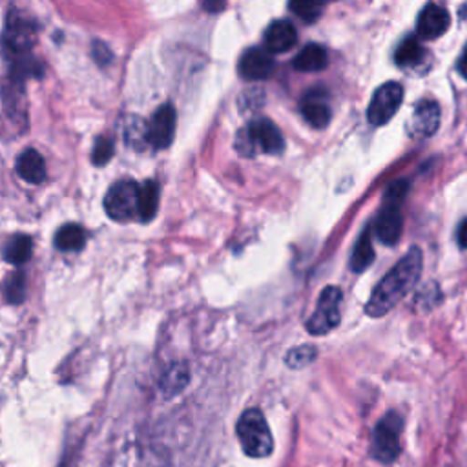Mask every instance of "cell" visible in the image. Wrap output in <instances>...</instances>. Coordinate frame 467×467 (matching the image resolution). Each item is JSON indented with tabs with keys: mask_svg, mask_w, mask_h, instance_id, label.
<instances>
[{
	"mask_svg": "<svg viewBox=\"0 0 467 467\" xmlns=\"http://www.w3.org/2000/svg\"><path fill=\"white\" fill-rule=\"evenodd\" d=\"M226 5V0H202V7L208 13H221Z\"/></svg>",
	"mask_w": 467,
	"mask_h": 467,
	"instance_id": "obj_30",
	"label": "cell"
},
{
	"mask_svg": "<svg viewBox=\"0 0 467 467\" xmlns=\"http://www.w3.org/2000/svg\"><path fill=\"white\" fill-rule=\"evenodd\" d=\"M423 255L418 246H412L372 290L365 312L370 317H381L390 312L420 281Z\"/></svg>",
	"mask_w": 467,
	"mask_h": 467,
	"instance_id": "obj_1",
	"label": "cell"
},
{
	"mask_svg": "<svg viewBox=\"0 0 467 467\" xmlns=\"http://www.w3.org/2000/svg\"><path fill=\"white\" fill-rule=\"evenodd\" d=\"M16 173L31 184H40L46 179V164L42 155L31 148L22 151L16 159Z\"/></svg>",
	"mask_w": 467,
	"mask_h": 467,
	"instance_id": "obj_16",
	"label": "cell"
},
{
	"mask_svg": "<svg viewBox=\"0 0 467 467\" xmlns=\"http://www.w3.org/2000/svg\"><path fill=\"white\" fill-rule=\"evenodd\" d=\"M113 157V140H109L108 137H100L97 139L93 151H91V161L97 166L106 164L109 159Z\"/></svg>",
	"mask_w": 467,
	"mask_h": 467,
	"instance_id": "obj_28",
	"label": "cell"
},
{
	"mask_svg": "<svg viewBox=\"0 0 467 467\" xmlns=\"http://www.w3.org/2000/svg\"><path fill=\"white\" fill-rule=\"evenodd\" d=\"M403 100V88L398 82H387L383 86H379L368 104L367 109V117L368 122L374 126H383L387 124L396 111L400 109Z\"/></svg>",
	"mask_w": 467,
	"mask_h": 467,
	"instance_id": "obj_8",
	"label": "cell"
},
{
	"mask_svg": "<svg viewBox=\"0 0 467 467\" xmlns=\"http://www.w3.org/2000/svg\"><path fill=\"white\" fill-rule=\"evenodd\" d=\"M139 467H162V463L159 460H151V458H146L140 462Z\"/></svg>",
	"mask_w": 467,
	"mask_h": 467,
	"instance_id": "obj_33",
	"label": "cell"
},
{
	"mask_svg": "<svg viewBox=\"0 0 467 467\" xmlns=\"http://www.w3.org/2000/svg\"><path fill=\"white\" fill-rule=\"evenodd\" d=\"M325 7V0H290L288 9L303 22H316Z\"/></svg>",
	"mask_w": 467,
	"mask_h": 467,
	"instance_id": "obj_24",
	"label": "cell"
},
{
	"mask_svg": "<svg viewBox=\"0 0 467 467\" xmlns=\"http://www.w3.org/2000/svg\"><path fill=\"white\" fill-rule=\"evenodd\" d=\"M86 241V230L77 223H66L55 234V246L62 252H78L84 248Z\"/></svg>",
	"mask_w": 467,
	"mask_h": 467,
	"instance_id": "obj_18",
	"label": "cell"
},
{
	"mask_svg": "<svg viewBox=\"0 0 467 467\" xmlns=\"http://www.w3.org/2000/svg\"><path fill=\"white\" fill-rule=\"evenodd\" d=\"M440 126V108L432 100H421L412 117H410V131L416 137H431Z\"/></svg>",
	"mask_w": 467,
	"mask_h": 467,
	"instance_id": "obj_14",
	"label": "cell"
},
{
	"mask_svg": "<svg viewBox=\"0 0 467 467\" xmlns=\"http://www.w3.org/2000/svg\"><path fill=\"white\" fill-rule=\"evenodd\" d=\"M370 228H365L354 246L352 257H350V268L354 272H363L374 259V248H372V239H370Z\"/></svg>",
	"mask_w": 467,
	"mask_h": 467,
	"instance_id": "obj_21",
	"label": "cell"
},
{
	"mask_svg": "<svg viewBox=\"0 0 467 467\" xmlns=\"http://www.w3.org/2000/svg\"><path fill=\"white\" fill-rule=\"evenodd\" d=\"M33 241L29 235L16 234L4 246V259L11 265H24L31 257Z\"/></svg>",
	"mask_w": 467,
	"mask_h": 467,
	"instance_id": "obj_20",
	"label": "cell"
},
{
	"mask_svg": "<svg viewBox=\"0 0 467 467\" xmlns=\"http://www.w3.org/2000/svg\"><path fill=\"white\" fill-rule=\"evenodd\" d=\"M341 299L343 294L337 286H327L317 297L314 314L306 319V330L314 336H325L336 328L341 321Z\"/></svg>",
	"mask_w": 467,
	"mask_h": 467,
	"instance_id": "obj_7",
	"label": "cell"
},
{
	"mask_svg": "<svg viewBox=\"0 0 467 467\" xmlns=\"http://www.w3.org/2000/svg\"><path fill=\"white\" fill-rule=\"evenodd\" d=\"M407 181H396L390 184L385 195V206L379 210L372 228L376 237L383 244H396L400 235H401V210L400 204L407 193Z\"/></svg>",
	"mask_w": 467,
	"mask_h": 467,
	"instance_id": "obj_4",
	"label": "cell"
},
{
	"mask_svg": "<svg viewBox=\"0 0 467 467\" xmlns=\"http://www.w3.org/2000/svg\"><path fill=\"white\" fill-rule=\"evenodd\" d=\"M188 379H190L188 367L182 365V363H177V365H171V367L164 372V376H162V379H161V389H162L168 396H171V394H177L179 390H182V389L186 387Z\"/></svg>",
	"mask_w": 467,
	"mask_h": 467,
	"instance_id": "obj_22",
	"label": "cell"
},
{
	"mask_svg": "<svg viewBox=\"0 0 467 467\" xmlns=\"http://www.w3.org/2000/svg\"><path fill=\"white\" fill-rule=\"evenodd\" d=\"M328 64V55H327V49L319 44H306L294 58V67L299 69V71H305V73H310V71H321L325 69Z\"/></svg>",
	"mask_w": 467,
	"mask_h": 467,
	"instance_id": "obj_17",
	"label": "cell"
},
{
	"mask_svg": "<svg viewBox=\"0 0 467 467\" xmlns=\"http://www.w3.org/2000/svg\"><path fill=\"white\" fill-rule=\"evenodd\" d=\"M93 57L99 64H108L111 60V51L104 42H95L93 44Z\"/></svg>",
	"mask_w": 467,
	"mask_h": 467,
	"instance_id": "obj_29",
	"label": "cell"
},
{
	"mask_svg": "<svg viewBox=\"0 0 467 467\" xmlns=\"http://www.w3.org/2000/svg\"><path fill=\"white\" fill-rule=\"evenodd\" d=\"M104 210L113 221L139 219V184L130 179L111 184L104 197Z\"/></svg>",
	"mask_w": 467,
	"mask_h": 467,
	"instance_id": "obj_6",
	"label": "cell"
},
{
	"mask_svg": "<svg viewBox=\"0 0 467 467\" xmlns=\"http://www.w3.org/2000/svg\"><path fill=\"white\" fill-rule=\"evenodd\" d=\"M36 36V27L31 22V18L20 15V13H11L5 24L4 31V42L5 46L16 53V55H26Z\"/></svg>",
	"mask_w": 467,
	"mask_h": 467,
	"instance_id": "obj_9",
	"label": "cell"
},
{
	"mask_svg": "<svg viewBox=\"0 0 467 467\" xmlns=\"http://www.w3.org/2000/svg\"><path fill=\"white\" fill-rule=\"evenodd\" d=\"M301 113L305 117V120L317 128V130H323L328 126L330 122V108H328V102L325 99L323 93L319 91H310L303 97L301 100Z\"/></svg>",
	"mask_w": 467,
	"mask_h": 467,
	"instance_id": "obj_15",
	"label": "cell"
},
{
	"mask_svg": "<svg viewBox=\"0 0 467 467\" xmlns=\"http://www.w3.org/2000/svg\"><path fill=\"white\" fill-rule=\"evenodd\" d=\"M458 243L462 248H467V219H463L460 223V228H458Z\"/></svg>",
	"mask_w": 467,
	"mask_h": 467,
	"instance_id": "obj_31",
	"label": "cell"
},
{
	"mask_svg": "<svg viewBox=\"0 0 467 467\" xmlns=\"http://www.w3.org/2000/svg\"><path fill=\"white\" fill-rule=\"evenodd\" d=\"M159 208V186L155 181H146L139 186V221L148 223L155 217Z\"/></svg>",
	"mask_w": 467,
	"mask_h": 467,
	"instance_id": "obj_19",
	"label": "cell"
},
{
	"mask_svg": "<svg viewBox=\"0 0 467 467\" xmlns=\"http://www.w3.org/2000/svg\"><path fill=\"white\" fill-rule=\"evenodd\" d=\"M403 420L398 412H387L374 427L372 432V456L381 463H392L401 451L400 432Z\"/></svg>",
	"mask_w": 467,
	"mask_h": 467,
	"instance_id": "obj_5",
	"label": "cell"
},
{
	"mask_svg": "<svg viewBox=\"0 0 467 467\" xmlns=\"http://www.w3.org/2000/svg\"><path fill=\"white\" fill-rule=\"evenodd\" d=\"M451 24V16L447 13V9H443L441 5L436 4H429L421 9L418 22H416V31L421 38L425 40H432L441 36Z\"/></svg>",
	"mask_w": 467,
	"mask_h": 467,
	"instance_id": "obj_11",
	"label": "cell"
},
{
	"mask_svg": "<svg viewBox=\"0 0 467 467\" xmlns=\"http://www.w3.org/2000/svg\"><path fill=\"white\" fill-rule=\"evenodd\" d=\"M423 57V47L420 44V40L416 36H407L396 49L394 53V58H396V64L398 66H403V67H409V66H414L421 60Z\"/></svg>",
	"mask_w": 467,
	"mask_h": 467,
	"instance_id": "obj_23",
	"label": "cell"
},
{
	"mask_svg": "<svg viewBox=\"0 0 467 467\" xmlns=\"http://www.w3.org/2000/svg\"><path fill=\"white\" fill-rule=\"evenodd\" d=\"M274 71V58L261 47H250L241 55L239 73L246 80H263Z\"/></svg>",
	"mask_w": 467,
	"mask_h": 467,
	"instance_id": "obj_12",
	"label": "cell"
},
{
	"mask_svg": "<svg viewBox=\"0 0 467 467\" xmlns=\"http://www.w3.org/2000/svg\"><path fill=\"white\" fill-rule=\"evenodd\" d=\"M27 292V281L24 272H13L4 285V294L9 303H22Z\"/></svg>",
	"mask_w": 467,
	"mask_h": 467,
	"instance_id": "obj_25",
	"label": "cell"
},
{
	"mask_svg": "<svg viewBox=\"0 0 467 467\" xmlns=\"http://www.w3.org/2000/svg\"><path fill=\"white\" fill-rule=\"evenodd\" d=\"M317 356V348L314 345H299L288 350V354L285 356V361L290 368H303L306 365H310Z\"/></svg>",
	"mask_w": 467,
	"mask_h": 467,
	"instance_id": "obj_26",
	"label": "cell"
},
{
	"mask_svg": "<svg viewBox=\"0 0 467 467\" xmlns=\"http://www.w3.org/2000/svg\"><path fill=\"white\" fill-rule=\"evenodd\" d=\"M285 148V139L277 126L266 119L252 120L235 137V150L244 157H254L257 153L277 155Z\"/></svg>",
	"mask_w": 467,
	"mask_h": 467,
	"instance_id": "obj_2",
	"label": "cell"
},
{
	"mask_svg": "<svg viewBox=\"0 0 467 467\" xmlns=\"http://www.w3.org/2000/svg\"><path fill=\"white\" fill-rule=\"evenodd\" d=\"M175 109L170 104L161 106L148 122V142L159 150L168 148L175 135Z\"/></svg>",
	"mask_w": 467,
	"mask_h": 467,
	"instance_id": "obj_10",
	"label": "cell"
},
{
	"mask_svg": "<svg viewBox=\"0 0 467 467\" xmlns=\"http://www.w3.org/2000/svg\"><path fill=\"white\" fill-rule=\"evenodd\" d=\"M458 69H460L462 77L467 80V46H465V49L462 51V57H460V60H458Z\"/></svg>",
	"mask_w": 467,
	"mask_h": 467,
	"instance_id": "obj_32",
	"label": "cell"
},
{
	"mask_svg": "<svg viewBox=\"0 0 467 467\" xmlns=\"http://www.w3.org/2000/svg\"><path fill=\"white\" fill-rule=\"evenodd\" d=\"M124 137L126 140L139 148L140 144H146L148 142V122L137 119V117H130L126 120V130H124ZM150 144V142H148Z\"/></svg>",
	"mask_w": 467,
	"mask_h": 467,
	"instance_id": "obj_27",
	"label": "cell"
},
{
	"mask_svg": "<svg viewBox=\"0 0 467 467\" xmlns=\"http://www.w3.org/2000/svg\"><path fill=\"white\" fill-rule=\"evenodd\" d=\"M239 443L244 454L252 458H265L274 451V438L261 409H246L235 425Z\"/></svg>",
	"mask_w": 467,
	"mask_h": 467,
	"instance_id": "obj_3",
	"label": "cell"
},
{
	"mask_svg": "<svg viewBox=\"0 0 467 467\" xmlns=\"http://www.w3.org/2000/svg\"><path fill=\"white\" fill-rule=\"evenodd\" d=\"M297 42V31L288 20H274L265 31V46L270 53H285Z\"/></svg>",
	"mask_w": 467,
	"mask_h": 467,
	"instance_id": "obj_13",
	"label": "cell"
}]
</instances>
